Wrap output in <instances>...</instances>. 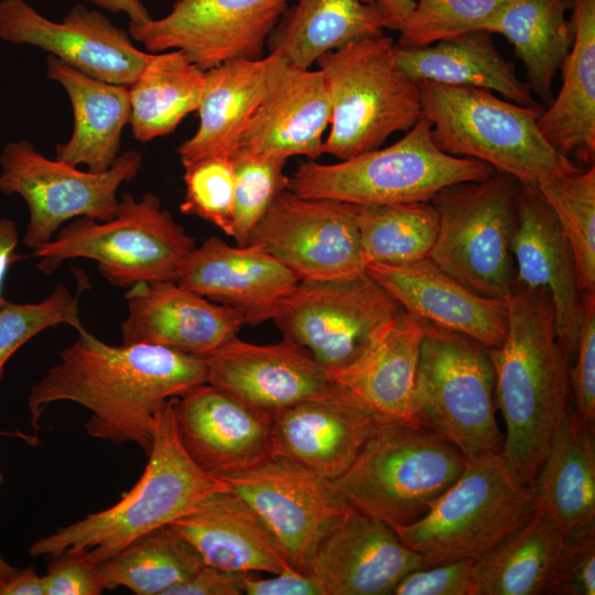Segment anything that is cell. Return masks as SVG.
<instances>
[{"mask_svg":"<svg viewBox=\"0 0 595 595\" xmlns=\"http://www.w3.org/2000/svg\"><path fill=\"white\" fill-rule=\"evenodd\" d=\"M242 576L204 564L192 577L170 588L165 595H240Z\"/></svg>","mask_w":595,"mask_h":595,"instance_id":"50","label":"cell"},{"mask_svg":"<svg viewBox=\"0 0 595 595\" xmlns=\"http://www.w3.org/2000/svg\"><path fill=\"white\" fill-rule=\"evenodd\" d=\"M205 84V71L181 50L152 53L129 86L131 131L148 142L172 133L196 111Z\"/></svg>","mask_w":595,"mask_h":595,"instance_id":"37","label":"cell"},{"mask_svg":"<svg viewBox=\"0 0 595 595\" xmlns=\"http://www.w3.org/2000/svg\"><path fill=\"white\" fill-rule=\"evenodd\" d=\"M572 249L577 285L595 292V166L553 176L537 184Z\"/></svg>","mask_w":595,"mask_h":595,"instance_id":"40","label":"cell"},{"mask_svg":"<svg viewBox=\"0 0 595 595\" xmlns=\"http://www.w3.org/2000/svg\"><path fill=\"white\" fill-rule=\"evenodd\" d=\"M357 206L366 266L430 258L439 231L437 212L431 202Z\"/></svg>","mask_w":595,"mask_h":595,"instance_id":"39","label":"cell"},{"mask_svg":"<svg viewBox=\"0 0 595 595\" xmlns=\"http://www.w3.org/2000/svg\"><path fill=\"white\" fill-rule=\"evenodd\" d=\"M234 165V234L238 245L249 244L251 234L274 198L288 190L284 173L288 158L237 150Z\"/></svg>","mask_w":595,"mask_h":595,"instance_id":"41","label":"cell"},{"mask_svg":"<svg viewBox=\"0 0 595 595\" xmlns=\"http://www.w3.org/2000/svg\"><path fill=\"white\" fill-rule=\"evenodd\" d=\"M583 294L576 351L569 369L571 402L581 420L595 426V292Z\"/></svg>","mask_w":595,"mask_h":595,"instance_id":"45","label":"cell"},{"mask_svg":"<svg viewBox=\"0 0 595 595\" xmlns=\"http://www.w3.org/2000/svg\"><path fill=\"white\" fill-rule=\"evenodd\" d=\"M218 478L260 517L303 573L322 537L351 509L333 480L271 452Z\"/></svg>","mask_w":595,"mask_h":595,"instance_id":"14","label":"cell"},{"mask_svg":"<svg viewBox=\"0 0 595 595\" xmlns=\"http://www.w3.org/2000/svg\"><path fill=\"white\" fill-rule=\"evenodd\" d=\"M397 45L383 34L367 36L317 61L331 102L324 153L347 160L380 148L421 118L419 84L398 66Z\"/></svg>","mask_w":595,"mask_h":595,"instance_id":"7","label":"cell"},{"mask_svg":"<svg viewBox=\"0 0 595 595\" xmlns=\"http://www.w3.org/2000/svg\"><path fill=\"white\" fill-rule=\"evenodd\" d=\"M51 559L46 574L43 575L45 595L104 593L98 564L93 563L85 552L67 553Z\"/></svg>","mask_w":595,"mask_h":595,"instance_id":"48","label":"cell"},{"mask_svg":"<svg viewBox=\"0 0 595 595\" xmlns=\"http://www.w3.org/2000/svg\"><path fill=\"white\" fill-rule=\"evenodd\" d=\"M112 13H125L129 23L143 24L152 19L141 0H84Z\"/></svg>","mask_w":595,"mask_h":595,"instance_id":"54","label":"cell"},{"mask_svg":"<svg viewBox=\"0 0 595 595\" xmlns=\"http://www.w3.org/2000/svg\"><path fill=\"white\" fill-rule=\"evenodd\" d=\"M169 526L206 565L239 574L296 570L266 523L230 490L212 495Z\"/></svg>","mask_w":595,"mask_h":595,"instance_id":"27","label":"cell"},{"mask_svg":"<svg viewBox=\"0 0 595 595\" xmlns=\"http://www.w3.org/2000/svg\"><path fill=\"white\" fill-rule=\"evenodd\" d=\"M382 421L347 390L303 401L272 415L270 452L336 479Z\"/></svg>","mask_w":595,"mask_h":595,"instance_id":"22","label":"cell"},{"mask_svg":"<svg viewBox=\"0 0 595 595\" xmlns=\"http://www.w3.org/2000/svg\"><path fill=\"white\" fill-rule=\"evenodd\" d=\"M175 398L155 413L149 459L136 485L111 507L35 541L29 549L32 556L85 552L99 564L138 538L169 526L212 495L229 490L185 451L177 433Z\"/></svg>","mask_w":595,"mask_h":595,"instance_id":"3","label":"cell"},{"mask_svg":"<svg viewBox=\"0 0 595 595\" xmlns=\"http://www.w3.org/2000/svg\"><path fill=\"white\" fill-rule=\"evenodd\" d=\"M410 315L432 326L470 337L487 348L502 344L508 300L468 289L430 258L404 263H369L365 269Z\"/></svg>","mask_w":595,"mask_h":595,"instance_id":"20","label":"cell"},{"mask_svg":"<svg viewBox=\"0 0 595 595\" xmlns=\"http://www.w3.org/2000/svg\"><path fill=\"white\" fill-rule=\"evenodd\" d=\"M424 334L423 323L402 309L354 360L328 375L382 422L425 426L416 398Z\"/></svg>","mask_w":595,"mask_h":595,"instance_id":"25","label":"cell"},{"mask_svg":"<svg viewBox=\"0 0 595 595\" xmlns=\"http://www.w3.org/2000/svg\"><path fill=\"white\" fill-rule=\"evenodd\" d=\"M383 30L379 13L361 0H296L281 15L267 47L293 66L311 68L323 55Z\"/></svg>","mask_w":595,"mask_h":595,"instance_id":"34","label":"cell"},{"mask_svg":"<svg viewBox=\"0 0 595 595\" xmlns=\"http://www.w3.org/2000/svg\"><path fill=\"white\" fill-rule=\"evenodd\" d=\"M0 595H45L43 575L34 566L19 572L0 586Z\"/></svg>","mask_w":595,"mask_h":595,"instance_id":"53","label":"cell"},{"mask_svg":"<svg viewBox=\"0 0 595 595\" xmlns=\"http://www.w3.org/2000/svg\"><path fill=\"white\" fill-rule=\"evenodd\" d=\"M418 84L422 117L441 151L478 160L527 185L584 169L544 139L539 105L521 106L479 88Z\"/></svg>","mask_w":595,"mask_h":595,"instance_id":"4","label":"cell"},{"mask_svg":"<svg viewBox=\"0 0 595 595\" xmlns=\"http://www.w3.org/2000/svg\"><path fill=\"white\" fill-rule=\"evenodd\" d=\"M329 121L331 102L321 72L285 62L238 150L315 160L324 154L323 134Z\"/></svg>","mask_w":595,"mask_h":595,"instance_id":"28","label":"cell"},{"mask_svg":"<svg viewBox=\"0 0 595 595\" xmlns=\"http://www.w3.org/2000/svg\"><path fill=\"white\" fill-rule=\"evenodd\" d=\"M510 250L516 283L549 291L558 340L571 365L583 315V294L570 244L537 185L520 183L518 223Z\"/></svg>","mask_w":595,"mask_h":595,"instance_id":"24","label":"cell"},{"mask_svg":"<svg viewBox=\"0 0 595 595\" xmlns=\"http://www.w3.org/2000/svg\"><path fill=\"white\" fill-rule=\"evenodd\" d=\"M545 594H595V533L565 540Z\"/></svg>","mask_w":595,"mask_h":595,"instance_id":"47","label":"cell"},{"mask_svg":"<svg viewBox=\"0 0 595 595\" xmlns=\"http://www.w3.org/2000/svg\"><path fill=\"white\" fill-rule=\"evenodd\" d=\"M532 485L502 455L466 457L461 476L410 524L390 526L425 566L477 560L536 511Z\"/></svg>","mask_w":595,"mask_h":595,"instance_id":"5","label":"cell"},{"mask_svg":"<svg viewBox=\"0 0 595 595\" xmlns=\"http://www.w3.org/2000/svg\"><path fill=\"white\" fill-rule=\"evenodd\" d=\"M174 413L185 451L216 477L270 452L271 416L207 382L176 397Z\"/></svg>","mask_w":595,"mask_h":595,"instance_id":"26","label":"cell"},{"mask_svg":"<svg viewBox=\"0 0 595 595\" xmlns=\"http://www.w3.org/2000/svg\"><path fill=\"white\" fill-rule=\"evenodd\" d=\"M262 247L299 280L349 278L365 272L358 206L282 191L253 229Z\"/></svg>","mask_w":595,"mask_h":595,"instance_id":"15","label":"cell"},{"mask_svg":"<svg viewBox=\"0 0 595 595\" xmlns=\"http://www.w3.org/2000/svg\"><path fill=\"white\" fill-rule=\"evenodd\" d=\"M175 281L257 325L274 317L300 280L259 245L234 247L209 237L187 256Z\"/></svg>","mask_w":595,"mask_h":595,"instance_id":"21","label":"cell"},{"mask_svg":"<svg viewBox=\"0 0 595 595\" xmlns=\"http://www.w3.org/2000/svg\"><path fill=\"white\" fill-rule=\"evenodd\" d=\"M260 578L253 574H241L247 595H323L315 578L298 570H288Z\"/></svg>","mask_w":595,"mask_h":595,"instance_id":"49","label":"cell"},{"mask_svg":"<svg viewBox=\"0 0 595 595\" xmlns=\"http://www.w3.org/2000/svg\"><path fill=\"white\" fill-rule=\"evenodd\" d=\"M512 0H415L400 29V48H419L468 32L484 30Z\"/></svg>","mask_w":595,"mask_h":595,"instance_id":"42","label":"cell"},{"mask_svg":"<svg viewBox=\"0 0 595 595\" xmlns=\"http://www.w3.org/2000/svg\"><path fill=\"white\" fill-rule=\"evenodd\" d=\"M519 187L516 178L496 171L445 187L431 201L439 231L430 259L482 296L509 300L516 286L510 245Z\"/></svg>","mask_w":595,"mask_h":595,"instance_id":"10","label":"cell"},{"mask_svg":"<svg viewBox=\"0 0 595 595\" xmlns=\"http://www.w3.org/2000/svg\"><path fill=\"white\" fill-rule=\"evenodd\" d=\"M423 325L416 374L423 424L465 457L502 452L505 436L496 420L495 370L487 347L465 335Z\"/></svg>","mask_w":595,"mask_h":595,"instance_id":"11","label":"cell"},{"mask_svg":"<svg viewBox=\"0 0 595 595\" xmlns=\"http://www.w3.org/2000/svg\"><path fill=\"white\" fill-rule=\"evenodd\" d=\"M18 240L19 235L14 221L9 218H0V307L8 303L2 295L8 269L21 259L15 252Z\"/></svg>","mask_w":595,"mask_h":595,"instance_id":"51","label":"cell"},{"mask_svg":"<svg viewBox=\"0 0 595 595\" xmlns=\"http://www.w3.org/2000/svg\"><path fill=\"white\" fill-rule=\"evenodd\" d=\"M424 566L389 524L351 508L318 541L307 573L323 595H390L407 574Z\"/></svg>","mask_w":595,"mask_h":595,"instance_id":"19","label":"cell"},{"mask_svg":"<svg viewBox=\"0 0 595 595\" xmlns=\"http://www.w3.org/2000/svg\"><path fill=\"white\" fill-rule=\"evenodd\" d=\"M46 75L66 91L73 109L71 138L55 147V159L87 171L109 170L119 156L130 121L129 87L87 76L48 55Z\"/></svg>","mask_w":595,"mask_h":595,"instance_id":"32","label":"cell"},{"mask_svg":"<svg viewBox=\"0 0 595 595\" xmlns=\"http://www.w3.org/2000/svg\"><path fill=\"white\" fill-rule=\"evenodd\" d=\"M508 305L507 335L487 350L506 424L501 453L532 485L571 402L570 361L558 340L547 289L516 283Z\"/></svg>","mask_w":595,"mask_h":595,"instance_id":"2","label":"cell"},{"mask_svg":"<svg viewBox=\"0 0 595 595\" xmlns=\"http://www.w3.org/2000/svg\"><path fill=\"white\" fill-rule=\"evenodd\" d=\"M0 39L39 47L87 76L128 87L152 54L139 50L128 30L84 4L56 22L25 0H0Z\"/></svg>","mask_w":595,"mask_h":595,"instance_id":"17","label":"cell"},{"mask_svg":"<svg viewBox=\"0 0 595 595\" xmlns=\"http://www.w3.org/2000/svg\"><path fill=\"white\" fill-rule=\"evenodd\" d=\"M206 382L202 357L150 344L109 345L86 329L28 396L31 425L54 402L72 401L90 412L86 433L117 445L133 443L147 454L158 410Z\"/></svg>","mask_w":595,"mask_h":595,"instance_id":"1","label":"cell"},{"mask_svg":"<svg viewBox=\"0 0 595 595\" xmlns=\"http://www.w3.org/2000/svg\"><path fill=\"white\" fill-rule=\"evenodd\" d=\"M204 564L183 537L164 526L101 561L98 572L105 589L126 587L137 595H165Z\"/></svg>","mask_w":595,"mask_h":595,"instance_id":"38","label":"cell"},{"mask_svg":"<svg viewBox=\"0 0 595 595\" xmlns=\"http://www.w3.org/2000/svg\"><path fill=\"white\" fill-rule=\"evenodd\" d=\"M284 63L269 53L256 60L227 61L205 71L196 110L198 127L177 148L182 164L210 155L231 156Z\"/></svg>","mask_w":595,"mask_h":595,"instance_id":"29","label":"cell"},{"mask_svg":"<svg viewBox=\"0 0 595 595\" xmlns=\"http://www.w3.org/2000/svg\"><path fill=\"white\" fill-rule=\"evenodd\" d=\"M401 310L365 271L349 278L299 281L272 320L283 338L332 370L354 360Z\"/></svg>","mask_w":595,"mask_h":595,"instance_id":"13","label":"cell"},{"mask_svg":"<svg viewBox=\"0 0 595 595\" xmlns=\"http://www.w3.org/2000/svg\"><path fill=\"white\" fill-rule=\"evenodd\" d=\"M537 508L570 540L595 533L594 426L569 403L532 484Z\"/></svg>","mask_w":595,"mask_h":595,"instance_id":"31","label":"cell"},{"mask_svg":"<svg viewBox=\"0 0 595 595\" xmlns=\"http://www.w3.org/2000/svg\"><path fill=\"white\" fill-rule=\"evenodd\" d=\"M381 17L385 29L400 31L411 14L415 0H361Z\"/></svg>","mask_w":595,"mask_h":595,"instance_id":"52","label":"cell"},{"mask_svg":"<svg viewBox=\"0 0 595 595\" xmlns=\"http://www.w3.org/2000/svg\"><path fill=\"white\" fill-rule=\"evenodd\" d=\"M396 60L415 83L479 88L521 106H538L529 86L518 78L513 63L499 53L488 31L468 32L419 48L397 46Z\"/></svg>","mask_w":595,"mask_h":595,"instance_id":"33","label":"cell"},{"mask_svg":"<svg viewBox=\"0 0 595 595\" xmlns=\"http://www.w3.org/2000/svg\"><path fill=\"white\" fill-rule=\"evenodd\" d=\"M565 543L559 526L541 509L475 560L476 595L545 594Z\"/></svg>","mask_w":595,"mask_h":595,"instance_id":"35","label":"cell"},{"mask_svg":"<svg viewBox=\"0 0 595 595\" xmlns=\"http://www.w3.org/2000/svg\"><path fill=\"white\" fill-rule=\"evenodd\" d=\"M569 10L573 40L562 85L538 126L552 148L587 167L595 160V0H569Z\"/></svg>","mask_w":595,"mask_h":595,"instance_id":"30","label":"cell"},{"mask_svg":"<svg viewBox=\"0 0 595 595\" xmlns=\"http://www.w3.org/2000/svg\"><path fill=\"white\" fill-rule=\"evenodd\" d=\"M465 464V455L428 426L381 422L333 484L353 509L404 526L428 511Z\"/></svg>","mask_w":595,"mask_h":595,"instance_id":"8","label":"cell"},{"mask_svg":"<svg viewBox=\"0 0 595 595\" xmlns=\"http://www.w3.org/2000/svg\"><path fill=\"white\" fill-rule=\"evenodd\" d=\"M121 344H150L204 357L245 325L236 310L215 303L176 281L142 282L126 293Z\"/></svg>","mask_w":595,"mask_h":595,"instance_id":"23","label":"cell"},{"mask_svg":"<svg viewBox=\"0 0 595 595\" xmlns=\"http://www.w3.org/2000/svg\"><path fill=\"white\" fill-rule=\"evenodd\" d=\"M196 247L195 239L147 192L140 198L123 193L116 215L100 221L73 219L50 242L33 250L39 269L52 273L63 261L85 258L97 262L101 275L115 286L175 281Z\"/></svg>","mask_w":595,"mask_h":595,"instance_id":"9","label":"cell"},{"mask_svg":"<svg viewBox=\"0 0 595 595\" xmlns=\"http://www.w3.org/2000/svg\"><path fill=\"white\" fill-rule=\"evenodd\" d=\"M141 165L140 152L126 151L109 170L93 173L47 159L29 141H13L0 154V191L18 194L25 201L29 223L23 242L34 250L50 242L71 219L112 218L118 208L119 187L133 180Z\"/></svg>","mask_w":595,"mask_h":595,"instance_id":"12","label":"cell"},{"mask_svg":"<svg viewBox=\"0 0 595 595\" xmlns=\"http://www.w3.org/2000/svg\"><path fill=\"white\" fill-rule=\"evenodd\" d=\"M474 560H459L416 569L396 586L394 595H476Z\"/></svg>","mask_w":595,"mask_h":595,"instance_id":"46","label":"cell"},{"mask_svg":"<svg viewBox=\"0 0 595 595\" xmlns=\"http://www.w3.org/2000/svg\"><path fill=\"white\" fill-rule=\"evenodd\" d=\"M567 10L569 0H512L485 28L513 46L524 65L527 85L548 105L572 45Z\"/></svg>","mask_w":595,"mask_h":595,"instance_id":"36","label":"cell"},{"mask_svg":"<svg viewBox=\"0 0 595 595\" xmlns=\"http://www.w3.org/2000/svg\"><path fill=\"white\" fill-rule=\"evenodd\" d=\"M292 0H176L170 12L129 23L132 40L150 53L183 51L203 71L231 60L260 58Z\"/></svg>","mask_w":595,"mask_h":595,"instance_id":"16","label":"cell"},{"mask_svg":"<svg viewBox=\"0 0 595 595\" xmlns=\"http://www.w3.org/2000/svg\"><path fill=\"white\" fill-rule=\"evenodd\" d=\"M185 193L180 210L202 218L232 237L234 165L231 156L210 155L183 164Z\"/></svg>","mask_w":595,"mask_h":595,"instance_id":"44","label":"cell"},{"mask_svg":"<svg viewBox=\"0 0 595 595\" xmlns=\"http://www.w3.org/2000/svg\"><path fill=\"white\" fill-rule=\"evenodd\" d=\"M63 284L36 303H7L0 307V386L10 357L42 331L61 324L80 333L85 327L79 317V294Z\"/></svg>","mask_w":595,"mask_h":595,"instance_id":"43","label":"cell"},{"mask_svg":"<svg viewBox=\"0 0 595 595\" xmlns=\"http://www.w3.org/2000/svg\"><path fill=\"white\" fill-rule=\"evenodd\" d=\"M496 171L478 160L441 151L422 117L397 142L360 155L324 164H299L288 190L302 197L327 198L359 206L431 202L443 188L482 181Z\"/></svg>","mask_w":595,"mask_h":595,"instance_id":"6","label":"cell"},{"mask_svg":"<svg viewBox=\"0 0 595 595\" xmlns=\"http://www.w3.org/2000/svg\"><path fill=\"white\" fill-rule=\"evenodd\" d=\"M0 434H3V432L0 431ZM2 483V475L0 474V484ZM20 569H17L12 566L10 563H8L0 554V586H2L4 583H7L10 578H12Z\"/></svg>","mask_w":595,"mask_h":595,"instance_id":"55","label":"cell"},{"mask_svg":"<svg viewBox=\"0 0 595 595\" xmlns=\"http://www.w3.org/2000/svg\"><path fill=\"white\" fill-rule=\"evenodd\" d=\"M202 358L207 383L271 418L300 402L344 390L305 348L285 338L257 345L236 335Z\"/></svg>","mask_w":595,"mask_h":595,"instance_id":"18","label":"cell"}]
</instances>
